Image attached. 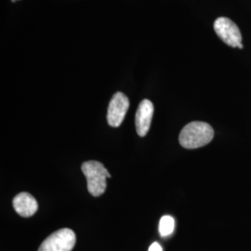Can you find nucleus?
Wrapping results in <instances>:
<instances>
[{"label": "nucleus", "mask_w": 251, "mask_h": 251, "mask_svg": "<svg viewBox=\"0 0 251 251\" xmlns=\"http://www.w3.org/2000/svg\"><path fill=\"white\" fill-rule=\"evenodd\" d=\"M82 172L87 178L88 190L93 197L101 196L106 190V179L110 178L107 170L98 161H88L83 163Z\"/></svg>", "instance_id": "f03ea898"}, {"label": "nucleus", "mask_w": 251, "mask_h": 251, "mask_svg": "<svg viewBox=\"0 0 251 251\" xmlns=\"http://www.w3.org/2000/svg\"><path fill=\"white\" fill-rule=\"evenodd\" d=\"M175 228V221L171 216H163L159 222V233L162 237H167L173 233Z\"/></svg>", "instance_id": "6e6552de"}, {"label": "nucleus", "mask_w": 251, "mask_h": 251, "mask_svg": "<svg viewBox=\"0 0 251 251\" xmlns=\"http://www.w3.org/2000/svg\"><path fill=\"white\" fill-rule=\"evenodd\" d=\"M75 245V234L71 229H61L47 237L38 251H72Z\"/></svg>", "instance_id": "7ed1b4c3"}, {"label": "nucleus", "mask_w": 251, "mask_h": 251, "mask_svg": "<svg viewBox=\"0 0 251 251\" xmlns=\"http://www.w3.org/2000/svg\"><path fill=\"white\" fill-rule=\"evenodd\" d=\"M214 30L218 36L226 45L243 49L242 36L238 26L232 20L226 17H220L214 23Z\"/></svg>", "instance_id": "20e7f679"}, {"label": "nucleus", "mask_w": 251, "mask_h": 251, "mask_svg": "<svg viewBox=\"0 0 251 251\" xmlns=\"http://www.w3.org/2000/svg\"><path fill=\"white\" fill-rule=\"evenodd\" d=\"M214 138V130L206 122L194 121L180 131L179 142L186 149H196L209 144Z\"/></svg>", "instance_id": "f257e3e1"}, {"label": "nucleus", "mask_w": 251, "mask_h": 251, "mask_svg": "<svg viewBox=\"0 0 251 251\" xmlns=\"http://www.w3.org/2000/svg\"><path fill=\"white\" fill-rule=\"evenodd\" d=\"M153 116V104L149 100H144L141 101L136 112L135 124L138 135L144 137L148 133Z\"/></svg>", "instance_id": "423d86ee"}, {"label": "nucleus", "mask_w": 251, "mask_h": 251, "mask_svg": "<svg viewBox=\"0 0 251 251\" xmlns=\"http://www.w3.org/2000/svg\"><path fill=\"white\" fill-rule=\"evenodd\" d=\"M129 107V100L124 93L117 92L110 100L107 112L108 124L117 127L122 124Z\"/></svg>", "instance_id": "39448f33"}, {"label": "nucleus", "mask_w": 251, "mask_h": 251, "mask_svg": "<svg viewBox=\"0 0 251 251\" xmlns=\"http://www.w3.org/2000/svg\"><path fill=\"white\" fill-rule=\"evenodd\" d=\"M12 205L19 215L25 218L34 215L38 208L36 198L28 193H21L17 195L13 199Z\"/></svg>", "instance_id": "0eeeda50"}, {"label": "nucleus", "mask_w": 251, "mask_h": 251, "mask_svg": "<svg viewBox=\"0 0 251 251\" xmlns=\"http://www.w3.org/2000/svg\"><path fill=\"white\" fill-rule=\"evenodd\" d=\"M148 251H162V247L157 242L152 243Z\"/></svg>", "instance_id": "1a4fd4ad"}]
</instances>
